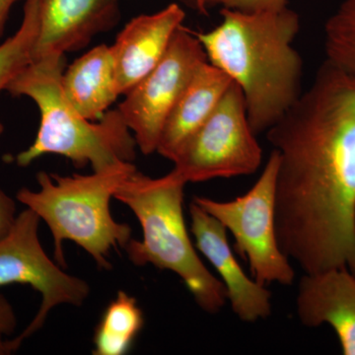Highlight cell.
Returning a JSON list of instances; mask_svg holds the SVG:
<instances>
[{"label": "cell", "instance_id": "cell-1", "mask_svg": "<svg viewBox=\"0 0 355 355\" xmlns=\"http://www.w3.org/2000/svg\"><path fill=\"white\" fill-rule=\"evenodd\" d=\"M279 154L275 232L305 275H355V76L324 60L270 130Z\"/></svg>", "mask_w": 355, "mask_h": 355}, {"label": "cell", "instance_id": "cell-2", "mask_svg": "<svg viewBox=\"0 0 355 355\" xmlns=\"http://www.w3.org/2000/svg\"><path fill=\"white\" fill-rule=\"evenodd\" d=\"M220 24L195 32L207 60L241 89L257 135L275 125L302 94L303 60L294 40L300 17L288 7L243 13L222 7Z\"/></svg>", "mask_w": 355, "mask_h": 355}, {"label": "cell", "instance_id": "cell-3", "mask_svg": "<svg viewBox=\"0 0 355 355\" xmlns=\"http://www.w3.org/2000/svg\"><path fill=\"white\" fill-rule=\"evenodd\" d=\"M65 65V55L33 60L6 86L13 97L32 99L41 114L36 139L18 154L16 163L27 167L46 154H57L69 158L76 167L90 164L94 172H99L132 162L137 142L118 110L91 121L67 101L62 88Z\"/></svg>", "mask_w": 355, "mask_h": 355}, {"label": "cell", "instance_id": "cell-4", "mask_svg": "<svg viewBox=\"0 0 355 355\" xmlns=\"http://www.w3.org/2000/svg\"><path fill=\"white\" fill-rule=\"evenodd\" d=\"M184 186L172 172L153 179L137 170L120 184L114 198L130 207L144 232L141 241L130 239L125 250L133 265H153L176 273L196 303L216 314L226 304L227 292L191 241L184 217Z\"/></svg>", "mask_w": 355, "mask_h": 355}, {"label": "cell", "instance_id": "cell-5", "mask_svg": "<svg viewBox=\"0 0 355 355\" xmlns=\"http://www.w3.org/2000/svg\"><path fill=\"white\" fill-rule=\"evenodd\" d=\"M135 170L132 162H125L91 175L60 176L41 171L37 174L40 191L22 188L16 198L48 224L58 265L67 268L64 243L72 241L85 250L100 268L109 270L112 250L125 249L132 239V228L114 220L110 203Z\"/></svg>", "mask_w": 355, "mask_h": 355}, {"label": "cell", "instance_id": "cell-6", "mask_svg": "<svg viewBox=\"0 0 355 355\" xmlns=\"http://www.w3.org/2000/svg\"><path fill=\"white\" fill-rule=\"evenodd\" d=\"M279 154L273 149L258 181L241 197L230 202L196 197L205 211L223 224L234 237V250L248 261L260 284L291 286L295 272L280 249L275 232V183Z\"/></svg>", "mask_w": 355, "mask_h": 355}, {"label": "cell", "instance_id": "cell-7", "mask_svg": "<svg viewBox=\"0 0 355 355\" xmlns=\"http://www.w3.org/2000/svg\"><path fill=\"white\" fill-rule=\"evenodd\" d=\"M256 137L241 89L232 83L209 119L178 151L171 172L186 184L254 174L263 161Z\"/></svg>", "mask_w": 355, "mask_h": 355}, {"label": "cell", "instance_id": "cell-8", "mask_svg": "<svg viewBox=\"0 0 355 355\" xmlns=\"http://www.w3.org/2000/svg\"><path fill=\"white\" fill-rule=\"evenodd\" d=\"M40 220L38 214L27 207L16 217L10 232L0 240V287L28 284L42 295L31 324L17 338L4 340L0 354L19 349L25 338L43 327L51 309L62 304L81 306L90 293L85 280L64 272L44 253L39 239Z\"/></svg>", "mask_w": 355, "mask_h": 355}, {"label": "cell", "instance_id": "cell-9", "mask_svg": "<svg viewBox=\"0 0 355 355\" xmlns=\"http://www.w3.org/2000/svg\"><path fill=\"white\" fill-rule=\"evenodd\" d=\"M205 62L207 53L195 32L182 26L160 62L119 105V113L144 155L156 153L170 112Z\"/></svg>", "mask_w": 355, "mask_h": 355}, {"label": "cell", "instance_id": "cell-10", "mask_svg": "<svg viewBox=\"0 0 355 355\" xmlns=\"http://www.w3.org/2000/svg\"><path fill=\"white\" fill-rule=\"evenodd\" d=\"M190 214L196 247L220 275L233 313L246 323L270 317L272 293L243 270L229 246L227 230L223 224L193 202Z\"/></svg>", "mask_w": 355, "mask_h": 355}, {"label": "cell", "instance_id": "cell-11", "mask_svg": "<svg viewBox=\"0 0 355 355\" xmlns=\"http://www.w3.org/2000/svg\"><path fill=\"white\" fill-rule=\"evenodd\" d=\"M121 0H40V31L33 60L85 48L120 20Z\"/></svg>", "mask_w": 355, "mask_h": 355}, {"label": "cell", "instance_id": "cell-12", "mask_svg": "<svg viewBox=\"0 0 355 355\" xmlns=\"http://www.w3.org/2000/svg\"><path fill=\"white\" fill-rule=\"evenodd\" d=\"M184 18L181 6L171 3L158 12L133 18L121 30L111 46L121 95L130 92L160 62Z\"/></svg>", "mask_w": 355, "mask_h": 355}, {"label": "cell", "instance_id": "cell-13", "mask_svg": "<svg viewBox=\"0 0 355 355\" xmlns=\"http://www.w3.org/2000/svg\"><path fill=\"white\" fill-rule=\"evenodd\" d=\"M296 311L308 328L329 324L343 354L355 355V275L345 268L304 275L299 282Z\"/></svg>", "mask_w": 355, "mask_h": 355}, {"label": "cell", "instance_id": "cell-14", "mask_svg": "<svg viewBox=\"0 0 355 355\" xmlns=\"http://www.w3.org/2000/svg\"><path fill=\"white\" fill-rule=\"evenodd\" d=\"M232 83L216 65L203 62L170 112L156 153L173 161L184 142L209 119Z\"/></svg>", "mask_w": 355, "mask_h": 355}, {"label": "cell", "instance_id": "cell-15", "mask_svg": "<svg viewBox=\"0 0 355 355\" xmlns=\"http://www.w3.org/2000/svg\"><path fill=\"white\" fill-rule=\"evenodd\" d=\"M62 92L86 120H101L121 96L111 46L100 44L64 69Z\"/></svg>", "mask_w": 355, "mask_h": 355}, {"label": "cell", "instance_id": "cell-16", "mask_svg": "<svg viewBox=\"0 0 355 355\" xmlns=\"http://www.w3.org/2000/svg\"><path fill=\"white\" fill-rule=\"evenodd\" d=\"M144 322V314L135 298L127 292L119 291L96 327L93 354H127L141 331Z\"/></svg>", "mask_w": 355, "mask_h": 355}, {"label": "cell", "instance_id": "cell-17", "mask_svg": "<svg viewBox=\"0 0 355 355\" xmlns=\"http://www.w3.org/2000/svg\"><path fill=\"white\" fill-rule=\"evenodd\" d=\"M40 31V0H25L19 29L0 44V92L33 62ZM4 127L0 121V137Z\"/></svg>", "mask_w": 355, "mask_h": 355}, {"label": "cell", "instance_id": "cell-18", "mask_svg": "<svg viewBox=\"0 0 355 355\" xmlns=\"http://www.w3.org/2000/svg\"><path fill=\"white\" fill-rule=\"evenodd\" d=\"M324 51L326 60L355 76V0H343L327 20Z\"/></svg>", "mask_w": 355, "mask_h": 355}, {"label": "cell", "instance_id": "cell-19", "mask_svg": "<svg viewBox=\"0 0 355 355\" xmlns=\"http://www.w3.org/2000/svg\"><path fill=\"white\" fill-rule=\"evenodd\" d=\"M288 0H222L221 6L243 13L279 10L287 6Z\"/></svg>", "mask_w": 355, "mask_h": 355}, {"label": "cell", "instance_id": "cell-20", "mask_svg": "<svg viewBox=\"0 0 355 355\" xmlns=\"http://www.w3.org/2000/svg\"><path fill=\"white\" fill-rule=\"evenodd\" d=\"M15 202L0 189V240L12 229L16 220Z\"/></svg>", "mask_w": 355, "mask_h": 355}, {"label": "cell", "instance_id": "cell-21", "mask_svg": "<svg viewBox=\"0 0 355 355\" xmlns=\"http://www.w3.org/2000/svg\"><path fill=\"white\" fill-rule=\"evenodd\" d=\"M17 320L12 306L0 294V347L4 340L3 336H11L15 331Z\"/></svg>", "mask_w": 355, "mask_h": 355}, {"label": "cell", "instance_id": "cell-22", "mask_svg": "<svg viewBox=\"0 0 355 355\" xmlns=\"http://www.w3.org/2000/svg\"><path fill=\"white\" fill-rule=\"evenodd\" d=\"M179 1L203 15H207L212 7L222 4V0H179Z\"/></svg>", "mask_w": 355, "mask_h": 355}, {"label": "cell", "instance_id": "cell-23", "mask_svg": "<svg viewBox=\"0 0 355 355\" xmlns=\"http://www.w3.org/2000/svg\"><path fill=\"white\" fill-rule=\"evenodd\" d=\"M20 0H0V38L3 35L4 27H6L7 18L9 12L16 2Z\"/></svg>", "mask_w": 355, "mask_h": 355}]
</instances>
